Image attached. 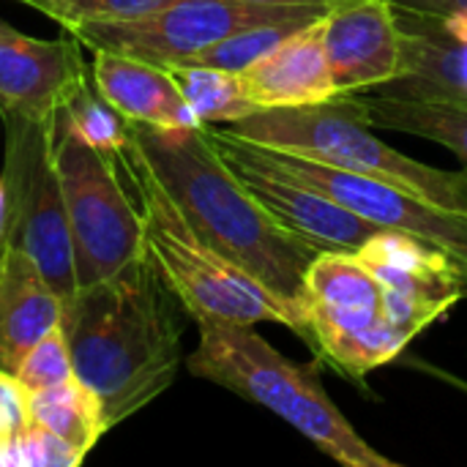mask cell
I'll return each mask as SVG.
<instances>
[{
    "mask_svg": "<svg viewBox=\"0 0 467 467\" xmlns=\"http://www.w3.org/2000/svg\"><path fill=\"white\" fill-rule=\"evenodd\" d=\"M183 315L148 257L63 301L74 378L99 397L109 430L175 383Z\"/></svg>",
    "mask_w": 467,
    "mask_h": 467,
    "instance_id": "1",
    "label": "cell"
},
{
    "mask_svg": "<svg viewBox=\"0 0 467 467\" xmlns=\"http://www.w3.org/2000/svg\"><path fill=\"white\" fill-rule=\"evenodd\" d=\"M129 140L189 224L230 263L271 290L304 326V276L317 249L282 227L211 145L205 126L156 129L129 120Z\"/></svg>",
    "mask_w": 467,
    "mask_h": 467,
    "instance_id": "2",
    "label": "cell"
},
{
    "mask_svg": "<svg viewBox=\"0 0 467 467\" xmlns=\"http://www.w3.org/2000/svg\"><path fill=\"white\" fill-rule=\"evenodd\" d=\"M194 323L200 342L186 358V369L194 378L211 380L271 410L339 465L400 467L375 451L326 394L320 358L296 364L244 323L216 317H200Z\"/></svg>",
    "mask_w": 467,
    "mask_h": 467,
    "instance_id": "3",
    "label": "cell"
},
{
    "mask_svg": "<svg viewBox=\"0 0 467 467\" xmlns=\"http://www.w3.org/2000/svg\"><path fill=\"white\" fill-rule=\"evenodd\" d=\"M109 156L115 159L120 178L140 208L145 257L175 293L189 317H216L244 326L279 323L301 334L298 317L271 290L219 254L189 224L131 140Z\"/></svg>",
    "mask_w": 467,
    "mask_h": 467,
    "instance_id": "4",
    "label": "cell"
},
{
    "mask_svg": "<svg viewBox=\"0 0 467 467\" xmlns=\"http://www.w3.org/2000/svg\"><path fill=\"white\" fill-rule=\"evenodd\" d=\"M224 129L263 148L304 156L375 181H386L438 205L467 213L465 170L451 172L427 167L394 150L369 131L372 126L353 109L348 96L306 107L257 109Z\"/></svg>",
    "mask_w": 467,
    "mask_h": 467,
    "instance_id": "5",
    "label": "cell"
},
{
    "mask_svg": "<svg viewBox=\"0 0 467 467\" xmlns=\"http://www.w3.org/2000/svg\"><path fill=\"white\" fill-rule=\"evenodd\" d=\"M49 142L66 202L79 290L145 257L142 216L115 159L88 145L63 109L49 123Z\"/></svg>",
    "mask_w": 467,
    "mask_h": 467,
    "instance_id": "6",
    "label": "cell"
},
{
    "mask_svg": "<svg viewBox=\"0 0 467 467\" xmlns=\"http://www.w3.org/2000/svg\"><path fill=\"white\" fill-rule=\"evenodd\" d=\"M304 342L348 380L405 353V342L386 317V290L356 252H317L304 276Z\"/></svg>",
    "mask_w": 467,
    "mask_h": 467,
    "instance_id": "7",
    "label": "cell"
},
{
    "mask_svg": "<svg viewBox=\"0 0 467 467\" xmlns=\"http://www.w3.org/2000/svg\"><path fill=\"white\" fill-rule=\"evenodd\" d=\"M5 123V244L25 252L49 287L77 296L74 246L52 159L49 126L3 115Z\"/></svg>",
    "mask_w": 467,
    "mask_h": 467,
    "instance_id": "8",
    "label": "cell"
},
{
    "mask_svg": "<svg viewBox=\"0 0 467 467\" xmlns=\"http://www.w3.org/2000/svg\"><path fill=\"white\" fill-rule=\"evenodd\" d=\"M326 5H260L246 0H164L120 22H85L68 33L90 52H118L159 66L186 60L241 30L276 22H315Z\"/></svg>",
    "mask_w": 467,
    "mask_h": 467,
    "instance_id": "9",
    "label": "cell"
},
{
    "mask_svg": "<svg viewBox=\"0 0 467 467\" xmlns=\"http://www.w3.org/2000/svg\"><path fill=\"white\" fill-rule=\"evenodd\" d=\"M205 134L224 164L271 211V216L312 249L358 252L380 233L372 222L287 172L268 148L238 137L224 126H205Z\"/></svg>",
    "mask_w": 467,
    "mask_h": 467,
    "instance_id": "10",
    "label": "cell"
},
{
    "mask_svg": "<svg viewBox=\"0 0 467 467\" xmlns=\"http://www.w3.org/2000/svg\"><path fill=\"white\" fill-rule=\"evenodd\" d=\"M88 74L77 36L33 38L0 19V115L49 126Z\"/></svg>",
    "mask_w": 467,
    "mask_h": 467,
    "instance_id": "11",
    "label": "cell"
},
{
    "mask_svg": "<svg viewBox=\"0 0 467 467\" xmlns=\"http://www.w3.org/2000/svg\"><path fill=\"white\" fill-rule=\"evenodd\" d=\"M320 25L339 96L375 90L402 71V30L391 0H339Z\"/></svg>",
    "mask_w": 467,
    "mask_h": 467,
    "instance_id": "12",
    "label": "cell"
},
{
    "mask_svg": "<svg viewBox=\"0 0 467 467\" xmlns=\"http://www.w3.org/2000/svg\"><path fill=\"white\" fill-rule=\"evenodd\" d=\"M402 30V71L367 93L467 107V41L441 19L397 8Z\"/></svg>",
    "mask_w": 467,
    "mask_h": 467,
    "instance_id": "13",
    "label": "cell"
},
{
    "mask_svg": "<svg viewBox=\"0 0 467 467\" xmlns=\"http://www.w3.org/2000/svg\"><path fill=\"white\" fill-rule=\"evenodd\" d=\"M320 19L298 27L276 49L238 74L254 107H306L339 99L323 49Z\"/></svg>",
    "mask_w": 467,
    "mask_h": 467,
    "instance_id": "14",
    "label": "cell"
},
{
    "mask_svg": "<svg viewBox=\"0 0 467 467\" xmlns=\"http://www.w3.org/2000/svg\"><path fill=\"white\" fill-rule=\"evenodd\" d=\"M90 74L101 96L131 123L156 129L202 126L167 66L101 49L93 52Z\"/></svg>",
    "mask_w": 467,
    "mask_h": 467,
    "instance_id": "15",
    "label": "cell"
},
{
    "mask_svg": "<svg viewBox=\"0 0 467 467\" xmlns=\"http://www.w3.org/2000/svg\"><path fill=\"white\" fill-rule=\"evenodd\" d=\"M63 320V298L33 260L3 244L0 252V367L14 372L27 350Z\"/></svg>",
    "mask_w": 467,
    "mask_h": 467,
    "instance_id": "16",
    "label": "cell"
},
{
    "mask_svg": "<svg viewBox=\"0 0 467 467\" xmlns=\"http://www.w3.org/2000/svg\"><path fill=\"white\" fill-rule=\"evenodd\" d=\"M348 99L372 129H389L432 140L449 148L467 172V107L380 93H353Z\"/></svg>",
    "mask_w": 467,
    "mask_h": 467,
    "instance_id": "17",
    "label": "cell"
},
{
    "mask_svg": "<svg viewBox=\"0 0 467 467\" xmlns=\"http://www.w3.org/2000/svg\"><path fill=\"white\" fill-rule=\"evenodd\" d=\"M30 427L57 435L82 460L109 432L99 397L77 378L30 391Z\"/></svg>",
    "mask_w": 467,
    "mask_h": 467,
    "instance_id": "18",
    "label": "cell"
},
{
    "mask_svg": "<svg viewBox=\"0 0 467 467\" xmlns=\"http://www.w3.org/2000/svg\"><path fill=\"white\" fill-rule=\"evenodd\" d=\"M167 68L202 126H230L260 109L249 101L241 77L233 71L183 63H167Z\"/></svg>",
    "mask_w": 467,
    "mask_h": 467,
    "instance_id": "19",
    "label": "cell"
},
{
    "mask_svg": "<svg viewBox=\"0 0 467 467\" xmlns=\"http://www.w3.org/2000/svg\"><path fill=\"white\" fill-rule=\"evenodd\" d=\"M63 112L74 131L101 153H115L129 142V120L101 96L93 74L79 82V88L63 104Z\"/></svg>",
    "mask_w": 467,
    "mask_h": 467,
    "instance_id": "20",
    "label": "cell"
},
{
    "mask_svg": "<svg viewBox=\"0 0 467 467\" xmlns=\"http://www.w3.org/2000/svg\"><path fill=\"white\" fill-rule=\"evenodd\" d=\"M304 25H309V22H276V25L249 27V30H241V33L208 47L202 52L186 57V60H178V63H183V66H211V68H224V71L241 74L244 68H249L252 63L265 57L271 49H276L287 36H293Z\"/></svg>",
    "mask_w": 467,
    "mask_h": 467,
    "instance_id": "21",
    "label": "cell"
},
{
    "mask_svg": "<svg viewBox=\"0 0 467 467\" xmlns=\"http://www.w3.org/2000/svg\"><path fill=\"white\" fill-rule=\"evenodd\" d=\"M49 19L63 30H71L85 22H120L142 16L159 8L164 0H16Z\"/></svg>",
    "mask_w": 467,
    "mask_h": 467,
    "instance_id": "22",
    "label": "cell"
},
{
    "mask_svg": "<svg viewBox=\"0 0 467 467\" xmlns=\"http://www.w3.org/2000/svg\"><path fill=\"white\" fill-rule=\"evenodd\" d=\"M14 375L25 386L27 394L74 378V361H71L68 339L60 323L27 350V356L14 369Z\"/></svg>",
    "mask_w": 467,
    "mask_h": 467,
    "instance_id": "23",
    "label": "cell"
},
{
    "mask_svg": "<svg viewBox=\"0 0 467 467\" xmlns=\"http://www.w3.org/2000/svg\"><path fill=\"white\" fill-rule=\"evenodd\" d=\"M79 462H82V457L66 441H60L57 435H52L41 427H27L0 454V465L74 467Z\"/></svg>",
    "mask_w": 467,
    "mask_h": 467,
    "instance_id": "24",
    "label": "cell"
},
{
    "mask_svg": "<svg viewBox=\"0 0 467 467\" xmlns=\"http://www.w3.org/2000/svg\"><path fill=\"white\" fill-rule=\"evenodd\" d=\"M0 421L11 441L30 427V394L14 372L0 367Z\"/></svg>",
    "mask_w": 467,
    "mask_h": 467,
    "instance_id": "25",
    "label": "cell"
},
{
    "mask_svg": "<svg viewBox=\"0 0 467 467\" xmlns=\"http://www.w3.org/2000/svg\"><path fill=\"white\" fill-rule=\"evenodd\" d=\"M397 8L402 11H413V14H424V16H460L467 14V0H391Z\"/></svg>",
    "mask_w": 467,
    "mask_h": 467,
    "instance_id": "26",
    "label": "cell"
},
{
    "mask_svg": "<svg viewBox=\"0 0 467 467\" xmlns=\"http://www.w3.org/2000/svg\"><path fill=\"white\" fill-rule=\"evenodd\" d=\"M246 3H260V5H334L339 0H246Z\"/></svg>",
    "mask_w": 467,
    "mask_h": 467,
    "instance_id": "27",
    "label": "cell"
},
{
    "mask_svg": "<svg viewBox=\"0 0 467 467\" xmlns=\"http://www.w3.org/2000/svg\"><path fill=\"white\" fill-rule=\"evenodd\" d=\"M3 244H5V183L0 175V252H3Z\"/></svg>",
    "mask_w": 467,
    "mask_h": 467,
    "instance_id": "28",
    "label": "cell"
},
{
    "mask_svg": "<svg viewBox=\"0 0 467 467\" xmlns=\"http://www.w3.org/2000/svg\"><path fill=\"white\" fill-rule=\"evenodd\" d=\"M11 443V435L5 432V427H3V421H0V454L5 451V446Z\"/></svg>",
    "mask_w": 467,
    "mask_h": 467,
    "instance_id": "29",
    "label": "cell"
},
{
    "mask_svg": "<svg viewBox=\"0 0 467 467\" xmlns=\"http://www.w3.org/2000/svg\"><path fill=\"white\" fill-rule=\"evenodd\" d=\"M451 383H457V380H451ZM457 386H460L462 391H467V383H457Z\"/></svg>",
    "mask_w": 467,
    "mask_h": 467,
    "instance_id": "30",
    "label": "cell"
}]
</instances>
